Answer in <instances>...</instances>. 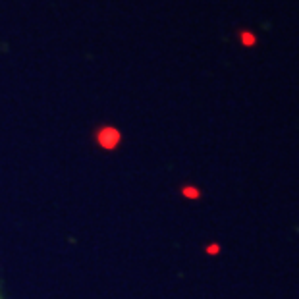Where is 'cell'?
I'll use <instances>...</instances> for the list:
<instances>
[{
  "mask_svg": "<svg viewBox=\"0 0 299 299\" xmlns=\"http://www.w3.org/2000/svg\"><path fill=\"white\" fill-rule=\"evenodd\" d=\"M120 141H122V133L116 128H101L97 132V143L106 151L116 149L120 145Z\"/></svg>",
  "mask_w": 299,
  "mask_h": 299,
  "instance_id": "6da1fadb",
  "label": "cell"
},
{
  "mask_svg": "<svg viewBox=\"0 0 299 299\" xmlns=\"http://www.w3.org/2000/svg\"><path fill=\"white\" fill-rule=\"evenodd\" d=\"M182 193H184V197H189V199H199V197H201V191H199L197 187H191V185L184 187Z\"/></svg>",
  "mask_w": 299,
  "mask_h": 299,
  "instance_id": "7a4b0ae2",
  "label": "cell"
},
{
  "mask_svg": "<svg viewBox=\"0 0 299 299\" xmlns=\"http://www.w3.org/2000/svg\"><path fill=\"white\" fill-rule=\"evenodd\" d=\"M241 43L245 44V46H253L257 43V37L251 33V31H243L241 33Z\"/></svg>",
  "mask_w": 299,
  "mask_h": 299,
  "instance_id": "3957f363",
  "label": "cell"
},
{
  "mask_svg": "<svg viewBox=\"0 0 299 299\" xmlns=\"http://www.w3.org/2000/svg\"><path fill=\"white\" fill-rule=\"evenodd\" d=\"M218 251H220V245H216V243H214V245L207 247V253H209V255H216Z\"/></svg>",
  "mask_w": 299,
  "mask_h": 299,
  "instance_id": "277c9868",
  "label": "cell"
},
{
  "mask_svg": "<svg viewBox=\"0 0 299 299\" xmlns=\"http://www.w3.org/2000/svg\"><path fill=\"white\" fill-rule=\"evenodd\" d=\"M0 299H2V295H0Z\"/></svg>",
  "mask_w": 299,
  "mask_h": 299,
  "instance_id": "5b68a950",
  "label": "cell"
}]
</instances>
